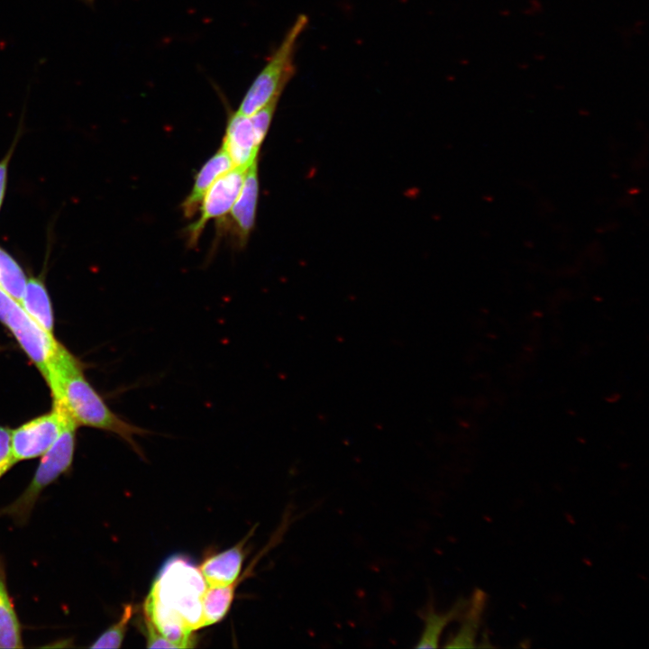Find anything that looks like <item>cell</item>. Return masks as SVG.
<instances>
[{"label": "cell", "mask_w": 649, "mask_h": 649, "mask_svg": "<svg viewBox=\"0 0 649 649\" xmlns=\"http://www.w3.org/2000/svg\"><path fill=\"white\" fill-rule=\"evenodd\" d=\"M14 145L10 148L5 156L0 160V209L6 191L8 166L14 153Z\"/></svg>", "instance_id": "obj_20"}, {"label": "cell", "mask_w": 649, "mask_h": 649, "mask_svg": "<svg viewBox=\"0 0 649 649\" xmlns=\"http://www.w3.org/2000/svg\"><path fill=\"white\" fill-rule=\"evenodd\" d=\"M0 322L11 332L22 350L38 369L43 379L62 345L44 331L22 305L0 288Z\"/></svg>", "instance_id": "obj_5"}, {"label": "cell", "mask_w": 649, "mask_h": 649, "mask_svg": "<svg viewBox=\"0 0 649 649\" xmlns=\"http://www.w3.org/2000/svg\"><path fill=\"white\" fill-rule=\"evenodd\" d=\"M233 168V163L221 146L215 154H213L200 168L195 176L194 184L187 197L181 204V209L184 215L187 218L192 217L198 207L201 201L215 183V181Z\"/></svg>", "instance_id": "obj_11"}, {"label": "cell", "mask_w": 649, "mask_h": 649, "mask_svg": "<svg viewBox=\"0 0 649 649\" xmlns=\"http://www.w3.org/2000/svg\"><path fill=\"white\" fill-rule=\"evenodd\" d=\"M21 626L6 588L0 580V648H23Z\"/></svg>", "instance_id": "obj_15"}, {"label": "cell", "mask_w": 649, "mask_h": 649, "mask_svg": "<svg viewBox=\"0 0 649 649\" xmlns=\"http://www.w3.org/2000/svg\"><path fill=\"white\" fill-rule=\"evenodd\" d=\"M78 426L75 421L68 424L58 440L41 456L27 488L14 502L0 510V516H8L19 524L27 521L41 493L71 469Z\"/></svg>", "instance_id": "obj_4"}, {"label": "cell", "mask_w": 649, "mask_h": 649, "mask_svg": "<svg viewBox=\"0 0 649 649\" xmlns=\"http://www.w3.org/2000/svg\"><path fill=\"white\" fill-rule=\"evenodd\" d=\"M134 607L124 606L119 619L104 631L90 645L91 648H120L133 616Z\"/></svg>", "instance_id": "obj_18"}, {"label": "cell", "mask_w": 649, "mask_h": 649, "mask_svg": "<svg viewBox=\"0 0 649 649\" xmlns=\"http://www.w3.org/2000/svg\"><path fill=\"white\" fill-rule=\"evenodd\" d=\"M258 162L246 170L241 191L230 210V226L239 246H244L254 228L259 200Z\"/></svg>", "instance_id": "obj_9"}, {"label": "cell", "mask_w": 649, "mask_h": 649, "mask_svg": "<svg viewBox=\"0 0 649 649\" xmlns=\"http://www.w3.org/2000/svg\"><path fill=\"white\" fill-rule=\"evenodd\" d=\"M251 533L234 546L206 557L198 567L209 587L225 586L237 580L245 557V544Z\"/></svg>", "instance_id": "obj_10"}, {"label": "cell", "mask_w": 649, "mask_h": 649, "mask_svg": "<svg viewBox=\"0 0 649 649\" xmlns=\"http://www.w3.org/2000/svg\"><path fill=\"white\" fill-rule=\"evenodd\" d=\"M469 600L460 599L455 605L445 613H437L432 606L425 617V628L416 645L418 648L437 647L439 636L443 628L452 619L459 617L468 605Z\"/></svg>", "instance_id": "obj_16"}, {"label": "cell", "mask_w": 649, "mask_h": 649, "mask_svg": "<svg viewBox=\"0 0 649 649\" xmlns=\"http://www.w3.org/2000/svg\"><path fill=\"white\" fill-rule=\"evenodd\" d=\"M206 583L184 555L170 556L160 567L144 601V618L175 648H192V632L202 627Z\"/></svg>", "instance_id": "obj_1"}, {"label": "cell", "mask_w": 649, "mask_h": 649, "mask_svg": "<svg viewBox=\"0 0 649 649\" xmlns=\"http://www.w3.org/2000/svg\"><path fill=\"white\" fill-rule=\"evenodd\" d=\"M81 1H83L86 5H92L94 4L95 0H81Z\"/></svg>", "instance_id": "obj_21"}, {"label": "cell", "mask_w": 649, "mask_h": 649, "mask_svg": "<svg viewBox=\"0 0 649 649\" xmlns=\"http://www.w3.org/2000/svg\"><path fill=\"white\" fill-rule=\"evenodd\" d=\"M307 22L305 14L296 19L246 91L238 107V113L251 115L274 98L280 97L284 87L295 73L296 45Z\"/></svg>", "instance_id": "obj_3"}, {"label": "cell", "mask_w": 649, "mask_h": 649, "mask_svg": "<svg viewBox=\"0 0 649 649\" xmlns=\"http://www.w3.org/2000/svg\"><path fill=\"white\" fill-rule=\"evenodd\" d=\"M262 142L251 115L230 111L221 146L228 154L233 167L247 169L259 160Z\"/></svg>", "instance_id": "obj_8"}, {"label": "cell", "mask_w": 649, "mask_h": 649, "mask_svg": "<svg viewBox=\"0 0 649 649\" xmlns=\"http://www.w3.org/2000/svg\"><path fill=\"white\" fill-rule=\"evenodd\" d=\"M11 434L12 429L0 425V478L16 464L12 452Z\"/></svg>", "instance_id": "obj_19"}, {"label": "cell", "mask_w": 649, "mask_h": 649, "mask_svg": "<svg viewBox=\"0 0 649 649\" xmlns=\"http://www.w3.org/2000/svg\"><path fill=\"white\" fill-rule=\"evenodd\" d=\"M74 421L65 406L52 398L51 409L12 430L11 446L17 462L41 457Z\"/></svg>", "instance_id": "obj_6"}, {"label": "cell", "mask_w": 649, "mask_h": 649, "mask_svg": "<svg viewBox=\"0 0 649 649\" xmlns=\"http://www.w3.org/2000/svg\"><path fill=\"white\" fill-rule=\"evenodd\" d=\"M236 580L225 586L206 588L202 599V627L222 620L228 613L233 600Z\"/></svg>", "instance_id": "obj_14"}, {"label": "cell", "mask_w": 649, "mask_h": 649, "mask_svg": "<svg viewBox=\"0 0 649 649\" xmlns=\"http://www.w3.org/2000/svg\"><path fill=\"white\" fill-rule=\"evenodd\" d=\"M247 169L233 167L219 177L205 194L200 204V215L187 228L189 246L196 245L206 224L214 219L222 221L233 206Z\"/></svg>", "instance_id": "obj_7"}, {"label": "cell", "mask_w": 649, "mask_h": 649, "mask_svg": "<svg viewBox=\"0 0 649 649\" xmlns=\"http://www.w3.org/2000/svg\"><path fill=\"white\" fill-rule=\"evenodd\" d=\"M21 305L44 331L54 334L52 305L46 286L41 279H27Z\"/></svg>", "instance_id": "obj_12"}, {"label": "cell", "mask_w": 649, "mask_h": 649, "mask_svg": "<svg viewBox=\"0 0 649 649\" xmlns=\"http://www.w3.org/2000/svg\"><path fill=\"white\" fill-rule=\"evenodd\" d=\"M45 381L52 398L65 406L78 426L113 433L143 457L135 436L151 434V431L114 413L87 379L81 362L65 346L50 365Z\"/></svg>", "instance_id": "obj_2"}, {"label": "cell", "mask_w": 649, "mask_h": 649, "mask_svg": "<svg viewBox=\"0 0 649 649\" xmlns=\"http://www.w3.org/2000/svg\"><path fill=\"white\" fill-rule=\"evenodd\" d=\"M27 279L16 260L0 246V288L21 304Z\"/></svg>", "instance_id": "obj_17"}, {"label": "cell", "mask_w": 649, "mask_h": 649, "mask_svg": "<svg viewBox=\"0 0 649 649\" xmlns=\"http://www.w3.org/2000/svg\"><path fill=\"white\" fill-rule=\"evenodd\" d=\"M486 602V594L477 590L463 611L462 626L445 647H475L474 641Z\"/></svg>", "instance_id": "obj_13"}]
</instances>
